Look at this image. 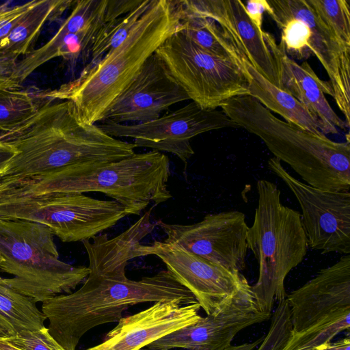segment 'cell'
<instances>
[{"mask_svg": "<svg viewBox=\"0 0 350 350\" xmlns=\"http://www.w3.org/2000/svg\"><path fill=\"white\" fill-rule=\"evenodd\" d=\"M0 141L16 151L0 172V184L119 161L133 156L135 148L84 122L72 101L46 98L28 119L0 133Z\"/></svg>", "mask_w": 350, "mask_h": 350, "instance_id": "obj_1", "label": "cell"}, {"mask_svg": "<svg viewBox=\"0 0 350 350\" xmlns=\"http://www.w3.org/2000/svg\"><path fill=\"white\" fill-rule=\"evenodd\" d=\"M197 301L192 293L167 269L139 280L89 273L82 286L67 295L42 301L49 334L65 349L75 350L92 328L118 322L129 307L142 303Z\"/></svg>", "mask_w": 350, "mask_h": 350, "instance_id": "obj_2", "label": "cell"}, {"mask_svg": "<svg viewBox=\"0 0 350 350\" xmlns=\"http://www.w3.org/2000/svg\"><path fill=\"white\" fill-rule=\"evenodd\" d=\"M177 1L153 0L127 37L75 80L38 92L41 98L72 101L82 120L102 122L109 108L138 73L147 59L180 25Z\"/></svg>", "mask_w": 350, "mask_h": 350, "instance_id": "obj_3", "label": "cell"}, {"mask_svg": "<svg viewBox=\"0 0 350 350\" xmlns=\"http://www.w3.org/2000/svg\"><path fill=\"white\" fill-rule=\"evenodd\" d=\"M168 157L157 150L119 161L88 164L36 177L12 180L0 187L1 194L100 192L139 215L148 205L172 198L167 187Z\"/></svg>", "mask_w": 350, "mask_h": 350, "instance_id": "obj_4", "label": "cell"}, {"mask_svg": "<svg viewBox=\"0 0 350 350\" xmlns=\"http://www.w3.org/2000/svg\"><path fill=\"white\" fill-rule=\"evenodd\" d=\"M221 108L237 126L260 137L274 157L290 165L305 183L350 192L349 141L336 142L282 120L250 95L234 96Z\"/></svg>", "mask_w": 350, "mask_h": 350, "instance_id": "obj_5", "label": "cell"}, {"mask_svg": "<svg viewBox=\"0 0 350 350\" xmlns=\"http://www.w3.org/2000/svg\"><path fill=\"white\" fill-rule=\"evenodd\" d=\"M256 189L258 206L247 234L248 249L258 264L252 291L258 309L271 314L274 303L287 296V275L303 261L309 247L301 214L282 203L278 186L259 179Z\"/></svg>", "mask_w": 350, "mask_h": 350, "instance_id": "obj_6", "label": "cell"}, {"mask_svg": "<svg viewBox=\"0 0 350 350\" xmlns=\"http://www.w3.org/2000/svg\"><path fill=\"white\" fill-rule=\"evenodd\" d=\"M51 230L40 224L0 218V271L5 282L36 303L71 293L90 273L88 267L62 261Z\"/></svg>", "mask_w": 350, "mask_h": 350, "instance_id": "obj_7", "label": "cell"}, {"mask_svg": "<svg viewBox=\"0 0 350 350\" xmlns=\"http://www.w3.org/2000/svg\"><path fill=\"white\" fill-rule=\"evenodd\" d=\"M267 13L281 31L279 44L290 57L306 59L314 55L329 78L333 98L350 116V49L344 46L306 0H267Z\"/></svg>", "mask_w": 350, "mask_h": 350, "instance_id": "obj_8", "label": "cell"}, {"mask_svg": "<svg viewBox=\"0 0 350 350\" xmlns=\"http://www.w3.org/2000/svg\"><path fill=\"white\" fill-rule=\"evenodd\" d=\"M156 53L189 99L202 108L217 109L234 96L249 95L241 62L204 51L180 27Z\"/></svg>", "mask_w": 350, "mask_h": 350, "instance_id": "obj_9", "label": "cell"}, {"mask_svg": "<svg viewBox=\"0 0 350 350\" xmlns=\"http://www.w3.org/2000/svg\"><path fill=\"white\" fill-rule=\"evenodd\" d=\"M0 218L40 224L62 241L76 242L94 233L100 211L95 199L83 193L0 194Z\"/></svg>", "mask_w": 350, "mask_h": 350, "instance_id": "obj_10", "label": "cell"}, {"mask_svg": "<svg viewBox=\"0 0 350 350\" xmlns=\"http://www.w3.org/2000/svg\"><path fill=\"white\" fill-rule=\"evenodd\" d=\"M268 167L295 196L308 247L323 254H349L350 192L323 190L303 183L274 157L268 160Z\"/></svg>", "mask_w": 350, "mask_h": 350, "instance_id": "obj_11", "label": "cell"}, {"mask_svg": "<svg viewBox=\"0 0 350 350\" xmlns=\"http://www.w3.org/2000/svg\"><path fill=\"white\" fill-rule=\"evenodd\" d=\"M99 126L113 137L134 139L135 148H150L159 152H167L186 163L194 154L190 143L192 137L212 130L237 126L222 110L204 109L192 101L150 122H102Z\"/></svg>", "mask_w": 350, "mask_h": 350, "instance_id": "obj_12", "label": "cell"}, {"mask_svg": "<svg viewBox=\"0 0 350 350\" xmlns=\"http://www.w3.org/2000/svg\"><path fill=\"white\" fill-rule=\"evenodd\" d=\"M157 224L164 231L165 242L218 264L229 270L241 272L245 268L248 252L249 226L245 215L239 211L206 215L193 224Z\"/></svg>", "mask_w": 350, "mask_h": 350, "instance_id": "obj_13", "label": "cell"}, {"mask_svg": "<svg viewBox=\"0 0 350 350\" xmlns=\"http://www.w3.org/2000/svg\"><path fill=\"white\" fill-rule=\"evenodd\" d=\"M261 312L247 280L217 309L194 324L178 329L147 345L154 350L182 348L187 350H222L231 345L242 329L268 320Z\"/></svg>", "mask_w": 350, "mask_h": 350, "instance_id": "obj_14", "label": "cell"}, {"mask_svg": "<svg viewBox=\"0 0 350 350\" xmlns=\"http://www.w3.org/2000/svg\"><path fill=\"white\" fill-rule=\"evenodd\" d=\"M155 255L178 282L194 295L206 314L215 311L247 280L239 271L229 270L165 241L139 244L137 257Z\"/></svg>", "mask_w": 350, "mask_h": 350, "instance_id": "obj_15", "label": "cell"}, {"mask_svg": "<svg viewBox=\"0 0 350 350\" xmlns=\"http://www.w3.org/2000/svg\"><path fill=\"white\" fill-rule=\"evenodd\" d=\"M187 100L188 95L155 52L113 102L101 122H150L172 105Z\"/></svg>", "mask_w": 350, "mask_h": 350, "instance_id": "obj_16", "label": "cell"}, {"mask_svg": "<svg viewBox=\"0 0 350 350\" xmlns=\"http://www.w3.org/2000/svg\"><path fill=\"white\" fill-rule=\"evenodd\" d=\"M182 12L216 22L252 66L279 88L278 69L273 54L260 31L247 15L241 0L178 1Z\"/></svg>", "mask_w": 350, "mask_h": 350, "instance_id": "obj_17", "label": "cell"}, {"mask_svg": "<svg viewBox=\"0 0 350 350\" xmlns=\"http://www.w3.org/2000/svg\"><path fill=\"white\" fill-rule=\"evenodd\" d=\"M198 301L154 303L136 314L122 317L103 342L85 350H139L178 329L196 323L201 317Z\"/></svg>", "mask_w": 350, "mask_h": 350, "instance_id": "obj_18", "label": "cell"}, {"mask_svg": "<svg viewBox=\"0 0 350 350\" xmlns=\"http://www.w3.org/2000/svg\"><path fill=\"white\" fill-rule=\"evenodd\" d=\"M292 333L304 331L326 317L350 309V255L340 257L287 295Z\"/></svg>", "mask_w": 350, "mask_h": 350, "instance_id": "obj_19", "label": "cell"}, {"mask_svg": "<svg viewBox=\"0 0 350 350\" xmlns=\"http://www.w3.org/2000/svg\"><path fill=\"white\" fill-rule=\"evenodd\" d=\"M264 38L276 63L279 88L299 100L322 124L325 135L348 128L325 96H334L330 83L321 80L306 61L299 64L290 58L271 34L265 31Z\"/></svg>", "mask_w": 350, "mask_h": 350, "instance_id": "obj_20", "label": "cell"}, {"mask_svg": "<svg viewBox=\"0 0 350 350\" xmlns=\"http://www.w3.org/2000/svg\"><path fill=\"white\" fill-rule=\"evenodd\" d=\"M118 237L107 239L106 234L82 241L89 259L90 273L107 277H126L129 260L137 258L135 251L140 241L150 234L157 223L150 221L151 209Z\"/></svg>", "mask_w": 350, "mask_h": 350, "instance_id": "obj_21", "label": "cell"}, {"mask_svg": "<svg viewBox=\"0 0 350 350\" xmlns=\"http://www.w3.org/2000/svg\"><path fill=\"white\" fill-rule=\"evenodd\" d=\"M241 63L248 82L249 95L255 98L271 112L317 135H325L322 124L294 96L274 85L251 64L243 52Z\"/></svg>", "mask_w": 350, "mask_h": 350, "instance_id": "obj_22", "label": "cell"}, {"mask_svg": "<svg viewBox=\"0 0 350 350\" xmlns=\"http://www.w3.org/2000/svg\"><path fill=\"white\" fill-rule=\"evenodd\" d=\"M75 1L38 0L12 31L0 41V55H26L45 23L61 16Z\"/></svg>", "mask_w": 350, "mask_h": 350, "instance_id": "obj_23", "label": "cell"}, {"mask_svg": "<svg viewBox=\"0 0 350 350\" xmlns=\"http://www.w3.org/2000/svg\"><path fill=\"white\" fill-rule=\"evenodd\" d=\"M180 29L197 46L215 55L241 62V51L216 22L208 18L184 14L180 8Z\"/></svg>", "mask_w": 350, "mask_h": 350, "instance_id": "obj_24", "label": "cell"}, {"mask_svg": "<svg viewBox=\"0 0 350 350\" xmlns=\"http://www.w3.org/2000/svg\"><path fill=\"white\" fill-rule=\"evenodd\" d=\"M152 1L142 0L138 6L126 14L104 23L91 45L90 62L83 69L92 67L105 54L118 46L148 10Z\"/></svg>", "mask_w": 350, "mask_h": 350, "instance_id": "obj_25", "label": "cell"}, {"mask_svg": "<svg viewBox=\"0 0 350 350\" xmlns=\"http://www.w3.org/2000/svg\"><path fill=\"white\" fill-rule=\"evenodd\" d=\"M0 318L7 321L17 332L44 327L46 317L36 303L6 284L0 277Z\"/></svg>", "mask_w": 350, "mask_h": 350, "instance_id": "obj_26", "label": "cell"}, {"mask_svg": "<svg viewBox=\"0 0 350 350\" xmlns=\"http://www.w3.org/2000/svg\"><path fill=\"white\" fill-rule=\"evenodd\" d=\"M350 328V309L330 315L308 329L292 333L279 350H322L339 333Z\"/></svg>", "mask_w": 350, "mask_h": 350, "instance_id": "obj_27", "label": "cell"}, {"mask_svg": "<svg viewBox=\"0 0 350 350\" xmlns=\"http://www.w3.org/2000/svg\"><path fill=\"white\" fill-rule=\"evenodd\" d=\"M41 98L20 89H0V133L12 130L36 111Z\"/></svg>", "mask_w": 350, "mask_h": 350, "instance_id": "obj_28", "label": "cell"}, {"mask_svg": "<svg viewBox=\"0 0 350 350\" xmlns=\"http://www.w3.org/2000/svg\"><path fill=\"white\" fill-rule=\"evenodd\" d=\"M337 40L350 49L349 0H306Z\"/></svg>", "mask_w": 350, "mask_h": 350, "instance_id": "obj_29", "label": "cell"}, {"mask_svg": "<svg viewBox=\"0 0 350 350\" xmlns=\"http://www.w3.org/2000/svg\"><path fill=\"white\" fill-rule=\"evenodd\" d=\"M291 330V310L286 298L278 302L269 331L255 350H279L289 337Z\"/></svg>", "mask_w": 350, "mask_h": 350, "instance_id": "obj_30", "label": "cell"}, {"mask_svg": "<svg viewBox=\"0 0 350 350\" xmlns=\"http://www.w3.org/2000/svg\"><path fill=\"white\" fill-rule=\"evenodd\" d=\"M5 338L23 350H66L53 338L45 326L36 330H21Z\"/></svg>", "mask_w": 350, "mask_h": 350, "instance_id": "obj_31", "label": "cell"}, {"mask_svg": "<svg viewBox=\"0 0 350 350\" xmlns=\"http://www.w3.org/2000/svg\"><path fill=\"white\" fill-rule=\"evenodd\" d=\"M38 1H29L14 5L0 6V41L5 38Z\"/></svg>", "mask_w": 350, "mask_h": 350, "instance_id": "obj_32", "label": "cell"}, {"mask_svg": "<svg viewBox=\"0 0 350 350\" xmlns=\"http://www.w3.org/2000/svg\"><path fill=\"white\" fill-rule=\"evenodd\" d=\"M142 0H107L105 23L126 14L138 6Z\"/></svg>", "mask_w": 350, "mask_h": 350, "instance_id": "obj_33", "label": "cell"}, {"mask_svg": "<svg viewBox=\"0 0 350 350\" xmlns=\"http://www.w3.org/2000/svg\"><path fill=\"white\" fill-rule=\"evenodd\" d=\"M18 59L0 55V89H19L12 79Z\"/></svg>", "mask_w": 350, "mask_h": 350, "instance_id": "obj_34", "label": "cell"}, {"mask_svg": "<svg viewBox=\"0 0 350 350\" xmlns=\"http://www.w3.org/2000/svg\"><path fill=\"white\" fill-rule=\"evenodd\" d=\"M245 12L250 19L260 31L262 27L263 14L267 12L268 3L267 0H248L243 1Z\"/></svg>", "mask_w": 350, "mask_h": 350, "instance_id": "obj_35", "label": "cell"}, {"mask_svg": "<svg viewBox=\"0 0 350 350\" xmlns=\"http://www.w3.org/2000/svg\"><path fill=\"white\" fill-rule=\"evenodd\" d=\"M16 153L12 147L0 141V172Z\"/></svg>", "mask_w": 350, "mask_h": 350, "instance_id": "obj_36", "label": "cell"}, {"mask_svg": "<svg viewBox=\"0 0 350 350\" xmlns=\"http://www.w3.org/2000/svg\"><path fill=\"white\" fill-rule=\"evenodd\" d=\"M322 350H350V338L348 336L334 342H330Z\"/></svg>", "mask_w": 350, "mask_h": 350, "instance_id": "obj_37", "label": "cell"}, {"mask_svg": "<svg viewBox=\"0 0 350 350\" xmlns=\"http://www.w3.org/2000/svg\"><path fill=\"white\" fill-rule=\"evenodd\" d=\"M263 338L264 336L257 339L252 342L244 343L239 345H230L222 350H255L262 342Z\"/></svg>", "mask_w": 350, "mask_h": 350, "instance_id": "obj_38", "label": "cell"}, {"mask_svg": "<svg viewBox=\"0 0 350 350\" xmlns=\"http://www.w3.org/2000/svg\"><path fill=\"white\" fill-rule=\"evenodd\" d=\"M16 333L15 329L7 321L0 318V337H8Z\"/></svg>", "mask_w": 350, "mask_h": 350, "instance_id": "obj_39", "label": "cell"}, {"mask_svg": "<svg viewBox=\"0 0 350 350\" xmlns=\"http://www.w3.org/2000/svg\"><path fill=\"white\" fill-rule=\"evenodd\" d=\"M0 350H23L10 342L5 337H0Z\"/></svg>", "mask_w": 350, "mask_h": 350, "instance_id": "obj_40", "label": "cell"}, {"mask_svg": "<svg viewBox=\"0 0 350 350\" xmlns=\"http://www.w3.org/2000/svg\"><path fill=\"white\" fill-rule=\"evenodd\" d=\"M139 350H154V349H149L148 347H146V348L144 347V348L140 349Z\"/></svg>", "mask_w": 350, "mask_h": 350, "instance_id": "obj_41", "label": "cell"}]
</instances>
